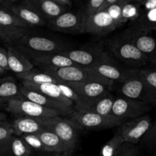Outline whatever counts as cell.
<instances>
[{
	"label": "cell",
	"mask_w": 156,
	"mask_h": 156,
	"mask_svg": "<svg viewBox=\"0 0 156 156\" xmlns=\"http://www.w3.org/2000/svg\"><path fill=\"white\" fill-rule=\"evenodd\" d=\"M105 46L110 53L130 68L141 69L147 65L148 62L143 53L120 34L107 39Z\"/></svg>",
	"instance_id": "1"
},
{
	"label": "cell",
	"mask_w": 156,
	"mask_h": 156,
	"mask_svg": "<svg viewBox=\"0 0 156 156\" xmlns=\"http://www.w3.org/2000/svg\"><path fill=\"white\" fill-rule=\"evenodd\" d=\"M43 72L54 77L61 83H79V82H98L106 86L111 91L114 82L106 80L99 76L88 73L83 67L79 66L55 68L49 66H40Z\"/></svg>",
	"instance_id": "2"
},
{
	"label": "cell",
	"mask_w": 156,
	"mask_h": 156,
	"mask_svg": "<svg viewBox=\"0 0 156 156\" xmlns=\"http://www.w3.org/2000/svg\"><path fill=\"white\" fill-rule=\"evenodd\" d=\"M118 91L122 97L144 102L152 107H156V95L139 75V69L126 80L120 83Z\"/></svg>",
	"instance_id": "3"
},
{
	"label": "cell",
	"mask_w": 156,
	"mask_h": 156,
	"mask_svg": "<svg viewBox=\"0 0 156 156\" xmlns=\"http://www.w3.org/2000/svg\"><path fill=\"white\" fill-rule=\"evenodd\" d=\"M14 47L24 52L32 53H60L69 50L66 43L58 40L43 36H36L27 34L14 44Z\"/></svg>",
	"instance_id": "4"
},
{
	"label": "cell",
	"mask_w": 156,
	"mask_h": 156,
	"mask_svg": "<svg viewBox=\"0 0 156 156\" xmlns=\"http://www.w3.org/2000/svg\"><path fill=\"white\" fill-rule=\"evenodd\" d=\"M6 111L18 117L51 118L61 116L57 111L35 104L22 95L10 99L6 103Z\"/></svg>",
	"instance_id": "5"
},
{
	"label": "cell",
	"mask_w": 156,
	"mask_h": 156,
	"mask_svg": "<svg viewBox=\"0 0 156 156\" xmlns=\"http://www.w3.org/2000/svg\"><path fill=\"white\" fill-rule=\"evenodd\" d=\"M88 73L111 82L122 83L132 76L136 69L125 68L114 61L111 56L89 67H83Z\"/></svg>",
	"instance_id": "6"
},
{
	"label": "cell",
	"mask_w": 156,
	"mask_h": 156,
	"mask_svg": "<svg viewBox=\"0 0 156 156\" xmlns=\"http://www.w3.org/2000/svg\"><path fill=\"white\" fill-rule=\"evenodd\" d=\"M70 119L80 129H106L118 127L126 120L115 116L104 117L95 113L85 111H75Z\"/></svg>",
	"instance_id": "7"
},
{
	"label": "cell",
	"mask_w": 156,
	"mask_h": 156,
	"mask_svg": "<svg viewBox=\"0 0 156 156\" xmlns=\"http://www.w3.org/2000/svg\"><path fill=\"white\" fill-rule=\"evenodd\" d=\"M87 17L83 10L70 12L66 11L55 19L47 23V27L53 30L66 34L85 33Z\"/></svg>",
	"instance_id": "8"
},
{
	"label": "cell",
	"mask_w": 156,
	"mask_h": 156,
	"mask_svg": "<svg viewBox=\"0 0 156 156\" xmlns=\"http://www.w3.org/2000/svg\"><path fill=\"white\" fill-rule=\"evenodd\" d=\"M132 42L146 57L148 62L156 66V39L149 34L144 33L129 26L120 34Z\"/></svg>",
	"instance_id": "9"
},
{
	"label": "cell",
	"mask_w": 156,
	"mask_h": 156,
	"mask_svg": "<svg viewBox=\"0 0 156 156\" xmlns=\"http://www.w3.org/2000/svg\"><path fill=\"white\" fill-rule=\"evenodd\" d=\"M101 43L89 48L77 50L69 49L60 52V53L73 61L76 66H79L81 67H89L111 56L104 49Z\"/></svg>",
	"instance_id": "10"
},
{
	"label": "cell",
	"mask_w": 156,
	"mask_h": 156,
	"mask_svg": "<svg viewBox=\"0 0 156 156\" xmlns=\"http://www.w3.org/2000/svg\"><path fill=\"white\" fill-rule=\"evenodd\" d=\"M152 126L151 117L148 114L125 121L117 127L124 143L136 144L149 132Z\"/></svg>",
	"instance_id": "11"
},
{
	"label": "cell",
	"mask_w": 156,
	"mask_h": 156,
	"mask_svg": "<svg viewBox=\"0 0 156 156\" xmlns=\"http://www.w3.org/2000/svg\"><path fill=\"white\" fill-rule=\"evenodd\" d=\"M47 129L53 131L60 139L69 151H73L77 145L80 128L70 119L61 116L53 117Z\"/></svg>",
	"instance_id": "12"
},
{
	"label": "cell",
	"mask_w": 156,
	"mask_h": 156,
	"mask_svg": "<svg viewBox=\"0 0 156 156\" xmlns=\"http://www.w3.org/2000/svg\"><path fill=\"white\" fill-rule=\"evenodd\" d=\"M152 107L144 102L125 97L115 98L112 108V115L127 120L145 115Z\"/></svg>",
	"instance_id": "13"
},
{
	"label": "cell",
	"mask_w": 156,
	"mask_h": 156,
	"mask_svg": "<svg viewBox=\"0 0 156 156\" xmlns=\"http://www.w3.org/2000/svg\"><path fill=\"white\" fill-rule=\"evenodd\" d=\"M65 84L69 85L81 99L84 105V109L82 111H85L98 100L110 94V90L106 86L98 82Z\"/></svg>",
	"instance_id": "14"
},
{
	"label": "cell",
	"mask_w": 156,
	"mask_h": 156,
	"mask_svg": "<svg viewBox=\"0 0 156 156\" xmlns=\"http://www.w3.org/2000/svg\"><path fill=\"white\" fill-rule=\"evenodd\" d=\"M21 88V94L24 98L30 101L35 104L44 107V108H50L57 111L61 116H65L66 117H70L75 111V108H70L67 105H63L62 103L56 101L38 91L34 90L29 89L25 88L23 85H20Z\"/></svg>",
	"instance_id": "15"
},
{
	"label": "cell",
	"mask_w": 156,
	"mask_h": 156,
	"mask_svg": "<svg viewBox=\"0 0 156 156\" xmlns=\"http://www.w3.org/2000/svg\"><path fill=\"white\" fill-rule=\"evenodd\" d=\"M119 27L120 26L111 18L107 11L104 10L87 18L85 33L104 36L114 31Z\"/></svg>",
	"instance_id": "16"
},
{
	"label": "cell",
	"mask_w": 156,
	"mask_h": 156,
	"mask_svg": "<svg viewBox=\"0 0 156 156\" xmlns=\"http://www.w3.org/2000/svg\"><path fill=\"white\" fill-rule=\"evenodd\" d=\"M11 11L30 27L47 25V20L29 2L28 0H24L18 3L15 2L12 5Z\"/></svg>",
	"instance_id": "17"
},
{
	"label": "cell",
	"mask_w": 156,
	"mask_h": 156,
	"mask_svg": "<svg viewBox=\"0 0 156 156\" xmlns=\"http://www.w3.org/2000/svg\"><path fill=\"white\" fill-rule=\"evenodd\" d=\"M51 118H30V117H18L12 123L14 135L21 136L28 134H36L43 129H47L52 123Z\"/></svg>",
	"instance_id": "18"
},
{
	"label": "cell",
	"mask_w": 156,
	"mask_h": 156,
	"mask_svg": "<svg viewBox=\"0 0 156 156\" xmlns=\"http://www.w3.org/2000/svg\"><path fill=\"white\" fill-rule=\"evenodd\" d=\"M7 62L9 71L15 75L27 73L34 69V65L27 55L14 46H9L6 48Z\"/></svg>",
	"instance_id": "19"
},
{
	"label": "cell",
	"mask_w": 156,
	"mask_h": 156,
	"mask_svg": "<svg viewBox=\"0 0 156 156\" xmlns=\"http://www.w3.org/2000/svg\"><path fill=\"white\" fill-rule=\"evenodd\" d=\"M22 51V50H21ZM24 52L27 57L31 60L34 65L39 66H49L55 68H62L76 66L73 61L70 60L66 56H63L60 53H32L29 52Z\"/></svg>",
	"instance_id": "20"
},
{
	"label": "cell",
	"mask_w": 156,
	"mask_h": 156,
	"mask_svg": "<svg viewBox=\"0 0 156 156\" xmlns=\"http://www.w3.org/2000/svg\"><path fill=\"white\" fill-rule=\"evenodd\" d=\"M29 2L47 20V23L66 12L54 0H28Z\"/></svg>",
	"instance_id": "21"
},
{
	"label": "cell",
	"mask_w": 156,
	"mask_h": 156,
	"mask_svg": "<svg viewBox=\"0 0 156 156\" xmlns=\"http://www.w3.org/2000/svg\"><path fill=\"white\" fill-rule=\"evenodd\" d=\"M35 135L39 137V139L47 149V152L62 154L67 152H71L67 149V148L62 143L60 139L57 136V135H56L53 131L50 130V129H43Z\"/></svg>",
	"instance_id": "22"
},
{
	"label": "cell",
	"mask_w": 156,
	"mask_h": 156,
	"mask_svg": "<svg viewBox=\"0 0 156 156\" xmlns=\"http://www.w3.org/2000/svg\"><path fill=\"white\" fill-rule=\"evenodd\" d=\"M21 88L14 78L0 77V98L7 103L10 99L21 96Z\"/></svg>",
	"instance_id": "23"
},
{
	"label": "cell",
	"mask_w": 156,
	"mask_h": 156,
	"mask_svg": "<svg viewBox=\"0 0 156 156\" xmlns=\"http://www.w3.org/2000/svg\"><path fill=\"white\" fill-rule=\"evenodd\" d=\"M132 27L144 33L149 34L156 30V8L146 12H142L141 15L136 22L131 24Z\"/></svg>",
	"instance_id": "24"
},
{
	"label": "cell",
	"mask_w": 156,
	"mask_h": 156,
	"mask_svg": "<svg viewBox=\"0 0 156 156\" xmlns=\"http://www.w3.org/2000/svg\"><path fill=\"white\" fill-rule=\"evenodd\" d=\"M115 98L111 95V93L105 97L101 98L94 104L88 107L85 111L95 113L104 117H111L112 115V108Z\"/></svg>",
	"instance_id": "25"
},
{
	"label": "cell",
	"mask_w": 156,
	"mask_h": 156,
	"mask_svg": "<svg viewBox=\"0 0 156 156\" xmlns=\"http://www.w3.org/2000/svg\"><path fill=\"white\" fill-rule=\"evenodd\" d=\"M142 14L140 0H126L122 9V23L133 24Z\"/></svg>",
	"instance_id": "26"
},
{
	"label": "cell",
	"mask_w": 156,
	"mask_h": 156,
	"mask_svg": "<svg viewBox=\"0 0 156 156\" xmlns=\"http://www.w3.org/2000/svg\"><path fill=\"white\" fill-rule=\"evenodd\" d=\"M16 76L22 82H31V83L35 84L58 83L59 82L53 76H50L44 72L39 71V70L34 69L27 72V73L16 75Z\"/></svg>",
	"instance_id": "27"
},
{
	"label": "cell",
	"mask_w": 156,
	"mask_h": 156,
	"mask_svg": "<svg viewBox=\"0 0 156 156\" xmlns=\"http://www.w3.org/2000/svg\"><path fill=\"white\" fill-rule=\"evenodd\" d=\"M29 34L28 29L9 27L0 24V41L5 44H14Z\"/></svg>",
	"instance_id": "28"
},
{
	"label": "cell",
	"mask_w": 156,
	"mask_h": 156,
	"mask_svg": "<svg viewBox=\"0 0 156 156\" xmlns=\"http://www.w3.org/2000/svg\"><path fill=\"white\" fill-rule=\"evenodd\" d=\"M8 153L12 156H30L32 149L20 136L13 135L7 144Z\"/></svg>",
	"instance_id": "29"
},
{
	"label": "cell",
	"mask_w": 156,
	"mask_h": 156,
	"mask_svg": "<svg viewBox=\"0 0 156 156\" xmlns=\"http://www.w3.org/2000/svg\"><path fill=\"white\" fill-rule=\"evenodd\" d=\"M124 143L120 131L117 129L112 138L110 139L101 149L100 156H116L122 145Z\"/></svg>",
	"instance_id": "30"
},
{
	"label": "cell",
	"mask_w": 156,
	"mask_h": 156,
	"mask_svg": "<svg viewBox=\"0 0 156 156\" xmlns=\"http://www.w3.org/2000/svg\"><path fill=\"white\" fill-rule=\"evenodd\" d=\"M0 24L9 27H19V28L28 29L30 28L24 21L18 18L11 9L5 7H0Z\"/></svg>",
	"instance_id": "31"
},
{
	"label": "cell",
	"mask_w": 156,
	"mask_h": 156,
	"mask_svg": "<svg viewBox=\"0 0 156 156\" xmlns=\"http://www.w3.org/2000/svg\"><path fill=\"white\" fill-rule=\"evenodd\" d=\"M139 75L156 95V69H139Z\"/></svg>",
	"instance_id": "32"
},
{
	"label": "cell",
	"mask_w": 156,
	"mask_h": 156,
	"mask_svg": "<svg viewBox=\"0 0 156 156\" xmlns=\"http://www.w3.org/2000/svg\"><path fill=\"white\" fill-rule=\"evenodd\" d=\"M126 0H117L116 3L105 9L108 15L114 21H115L120 26L123 25L122 23V9Z\"/></svg>",
	"instance_id": "33"
},
{
	"label": "cell",
	"mask_w": 156,
	"mask_h": 156,
	"mask_svg": "<svg viewBox=\"0 0 156 156\" xmlns=\"http://www.w3.org/2000/svg\"><path fill=\"white\" fill-rule=\"evenodd\" d=\"M21 137L27 146L31 149H35L41 152H47V149L45 148L44 145L40 140L39 137L35 134H28V135H23Z\"/></svg>",
	"instance_id": "34"
},
{
	"label": "cell",
	"mask_w": 156,
	"mask_h": 156,
	"mask_svg": "<svg viewBox=\"0 0 156 156\" xmlns=\"http://www.w3.org/2000/svg\"><path fill=\"white\" fill-rule=\"evenodd\" d=\"M13 135L14 131L12 124L8 123V121L0 123V144L6 147L9 140Z\"/></svg>",
	"instance_id": "35"
},
{
	"label": "cell",
	"mask_w": 156,
	"mask_h": 156,
	"mask_svg": "<svg viewBox=\"0 0 156 156\" xmlns=\"http://www.w3.org/2000/svg\"><path fill=\"white\" fill-rule=\"evenodd\" d=\"M104 2L105 0H90L88 1L86 3L85 9L83 10L87 18L95 15L98 12H100L101 11Z\"/></svg>",
	"instance_id": "36"
},
{
	"label": "cell",
	"mask_w": 156,
	"mask_h": 156,
	"mask_svg": "<svg viewBox=\"0 0 156 156\" xmlns=\"http://www.w3.org/2000/svg\"><path fill=\"white\" fill-rule=\"evenodd\" d=\"M139 149L133 144L124 143L116 156H138Z\"/></svg>",
	"instance_id": "37"
},
{
	"label": "cell",
	"mask_w": 156,
	"mask_h": 156,
	"mask_svg": "<svg viewBox=\"0 0 156 156\" xmlns=\"http://www.w3.org/2000/svg\"><path fill=\"white\" fill-rule=\"evenodd\" d=\"M143 143L152 148H156V121L152 123V126L149 132L142 139Z\"/></svg>",
	"instance_id": "38"
},
{
	"label": "cell",
	"mask_w": 156,
	"mask_h": 156,
	"mask_svg": "<svg viewBox=\"0 0 156 156\" xmlns=\"http://www.w3.org/2000/svg\"><path fill=\"white\" fill-rule=\"evenodd\" d=\"M0 68L5 71H9L7 62V52L6 49L0 47Z\"/></svg>",
	"instance_id": "39"
},
{
	"label": "cell",
	"mask_w": 156,
	"mask_h": 156,
	"mask_svg": "<svg viewBox=\"0 0 156 156\" xmlns=\"http://www.w3.org/2000/svg\"><path fill=\"white\" fill-rule=\"evenodd\" d=\"M142 12H146L156 8V0H140Z\"/></svg>",
	"instance_id": "40"
},
{
	"label": "cell",
	"mask_w": 156,
	"mask_h": 156,
	"mask_svg": "<svg viewBox=\"0 0 156 156\" xmlns=\"http://www.w3.org/2000/svg\"><path fill=\"white\" fill-rule=\"evenodd\" d=\"M54 2L67 11L69 9L73 7V2L70 0H54Z\"/></svg>",
	"instance_id": "41"
},
{
	"label": "cell",
	"mask_w": 156,
	"mask_h": 156,
	"mask_svg": "<svg viewBox=\"0 0 156 156\" xmlns=\"http://www.w3.org/2000/svg\"><path fill=\"white\" fill-rule=\"evenodd\" d=\"M6 153H8V151H7V149H6V147H5L4 146L0 144V156L5 155Z\"/></svg>",
	"instance_id": "42"
},
{
	"label": "cell",
	"mask_w": 156,
	"mask_h": 156,
	"mask_svg": "<svg viewBox=\"0 0 156 156\" xmlns=\"http://www.w3.org/2000/svg\"><path fill=\"white\" fill-rule=\"evenodd\" d=\"M5 121H7V120H6V115L4 114V113L0 111V123H2V122H5Z\"/></svg>",
	"instance_id": "43"
},
{
	"label": "cell",
	"mask_w": 156,
	"mask_h": 156,
	"mask_svg": "<svg viewBox=\"0 0 156 156\" xmlns=\"http://www.w3.org/2000/svg\"><path fill=\"white\" fill-rule=\"evenodd\" d=\"M72 152H65V153L59 154V153H54V155L51 156H70V154H71Z\"/></svg>",
	"instance_id": "44"
},
{
	"label": "cell",
	"mask_w": 156,
	"mask_h": 156,
	"mask_svg": "<svg viewBox=\"0 0 156 156\" xmlns=\"http://www.w3.org/2000/svg\"><path fill=\"white\" fill-rule=\"evenodd\" d=\"M6 108V102L4 101L3 100H2L1 98H0V110L2 109V108Z\"/></svg>",
	"instance_id": "45"
},
{
	"label": "cell",
	"mask_w": 156,
	"mask_h": 156,
	"mask_svg": "<svg viewBox=\"0 0 156 156\" xmlns=\"http://www.w3.org/2000/svg\"><path fill=\"white\" fill-rule=\"evenodd\" d=\"M5 73H6V71H5L4 69H2V68H0V76L5 75Z\"/></svg>",
	"instance_id": "46"
},
{
	"label": "cell",
	"mask_w": 156,
	"mask_h": 156,
	"mask_svg": "<svg viewBox=\"0 0 156 156\" xmlns=\"http://www.w3.org/2000/svg\"><path fill=\"white\" fill-rule=\"evenodd\" d=\"M77 156H82V155H77Z\"/></svg>",
	"instance_id": "47"
},
{
	"label": "cell",
	"mask_w": 156,
	"mask_h": 156,
	"mask_svg": "<svg viewBox=\"0 0 156 156\" xmlns=\"http://www.w3.org/2000/svg\"><path fill=\"white\" fill-rule=\"evenodd\" d=\"M155 31H156V30H155Z\"/></svg>",
	"instance_id": "48"
},
{
	"label": "cell",
	"mask_w": 156,
	"mask_h": 156,
	"mask_svg": "<svg viewBox=\"0 0 156 156\" xmlns=\"http://www.w3.org/2000/svg\"><path fill=\"white\" fill-rule=\"evenodd\" d=\"M138 156H139V155H138Z\"/></svg>",
	"instance_id": "49"
}]
</instances>
